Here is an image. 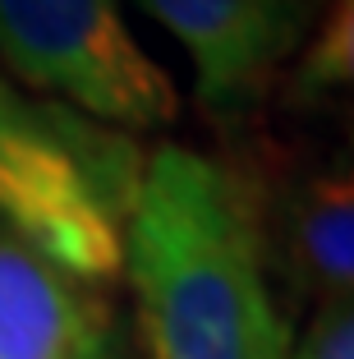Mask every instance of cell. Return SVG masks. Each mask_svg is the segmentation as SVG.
Segmentation results:
<instances>
[{"mask_svg": "<svg viewBox=\"0 0 354 359\" xmlns=\"http://www.w3.org/2000/svg\"><path fill=\"white\" fill-rule=\"evenodd\" d=\"M193 65V102L217 129L262 111L332 0H138Z\"/></svg>", "mask_w": 354, "mask_h": 359, "instance_id": "4", "label": "cell"}, {"mask_svg": "<svg viewBox=\"0 0 354 359\" xmlns=\"http://www.w3.org/2000/svg\"><path fill=\"white\" fill-rule=\"evenodd\" d=\"M134 143L0 74V226L88 285L125 272V222L138 189Z\"/></svg>", "mask_w": 354, "mask_h": 359, "instance_id": "2", "label": "cell"}, {"mask_svg": "<svg viewBox=\"0 0 354 359\" xmlns=\"http://www.w3.org/2000/svg\"><path fill=\"white\" fill-rule=\"evenodd\" d=\"M285 359H354V309L350 299H327L318 304L304 337H290Z\"/></svg>", "mask_w": 354, "mask_h": 359, "instance_id": "7", "label": "cell"}, {"mask_svg": "<svg viewBox=\"0 0 354 359\" xmlns=\"http://www.w3.org/2000/svg\"><path fill=\"white\" fill-rule=\"evenodd\" d=\"M0 359H115V313L88 285L0 231Z\"/></svg>", "mask_w": 354, "mask_h": 359, "instance_id": "5", "label": "cell"}, {"mask_svg": "<svg viewBox=\"0 0 354 359\" xmlns=\"http://www.w3.org/2000/svg\"><path fill=\"white\" fill-rule=\"evenodd\" d=\"M147 359H285L290 327L267 285L253 184L226 161L161 143L138 170L125 222Z\"/></svg>", "mask_w": 354, "mask_h": 359, "instance_id": "1", "label": "cell"}, {"mask_svg": "<svg viewBox=\"0 0 354 359\" xmlns=\"http://www.w3.org/2000/svg\"><path fill=\"white\" fill-rule=\"evenodd\" d=\"M0 65L106 129H166L179 116L170 74L138 46L115 0H0Z\"/></svg>", "mask_w": 354, "mask_h": 359, "instance_id": "3", "label": "cell"}, {"mask_svg": "<svg viewBox=\"0 0 354 359\" xmlns=\"http://www.w3.org/2000/svg\"><path fill=\"white\" fill-rule=\"evenodd\" d=\"M276 244L294 276V290L327 299H350L354 281V180L345 161L304 170L276 203Z\"/></svg>", "mask_w": 354, "mask_h": 359, "instance_id": "6", "label": "cell"}]
</instances>
